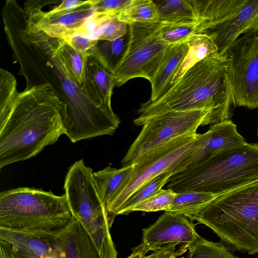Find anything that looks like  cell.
Masks as SVG:
<instances>
[{
	"instance_id": "obj_1",
	"label": "cell",
	"mask_w": 258,
	"mask_h": 258,
	"mask_svg": "<svg viewBox=\"0 0 258 258\" xmlns=\"http://www.w3.org/2000/svg\"><path fill=\"white\" fill-rule=\"evenodd\" d=\"M6 38L19 64L27 88L48 84L63 104L60 110L65 135L75 143L113 135L120 123L113 111L100 107L88 97L60 53L62 39L35 29L18 3L2 11Z\"/></svg>"
},
{
	"instance_id": "obj_2",
	"label": "cell",
	"mask_w": 258,
	"mask_h": 258,
	"mask_svg": "<svg viewBox=\"0 0 258 258\" xmlns=\"http://www.w3.org/2000/svg\"><path fill=\"white\" fill-rule=\"evenodd\" d=\"M235 106L230 62L227 53L217 52L190 67L158 100L142 103L134 123L141 126L166 112L209 109L212 113L204 125H212L230 119Z\"/></svg>"
},
{
	"instance_id": "obj_3",
	"label": "cell",
	"mask_w": 258,
	"mask_h": 258,
	"mask_svg": "<svg viewBox=\"0 0 258 258\" xmlns=\"http://www.w3.org/2000/svg\"><path fill=\"white\" fill-rule=\"evenodd\" d=\"M62 105L48 84L19 93L0 125V169L36 156L65 135L60 115Z\"/></svg>"
},
{
	"instance_id": "obj_4",
	"label": "cell",
	"mask_w": 258,
	"mask_h": 258,
	"mask_svg": "<svg viewBox=\"0 0 258 258\" xmlns=\"http://www.w3.org/2000/svg\"><path fill=\"white\" fill-rule=\"evenodd\" d=\"M258 180V144L224 150L207 160L172 175L167 189L219 196Z\"/></svg>"
},
{
	"instance_id": "obj_5",
	"label": "cell",
	"mask_w": 258,
	"mask_h": 258,
	"mask_svg": "<svg viewBox=\"0 0 258 258\" xmlns=\"http://www.w3.org/2000/svg\"><path fill=\"white\" fill-rule=\"evenodd\" d=\"M195 220L235 249L258 253V180L218 197Z\"/></svg>"
},
{
	"instance_id": "obj_6",
	"label": "cell",
	"mask_w": 258,
	"mask_h": 258,
	"mask_svg": "<svg viewBox=\"0 0 258 258\" xmlns=\"http://www.w3.org/2000/svg\"><path fill=\"white\" fill-rule=\"evenodd\" d=\"M73 215L65 194L41 188L18 187L0 194V227L16 230L50 231L61 228Z\"/></svg>"
},
{
	"instance_id": "obj_7",
	"label": "cell",
	"mask_w": 258,
	"mask_h": 258,
	"mask_svg": "<svg viewBox=\"0 0 258 258\" xmlns=\"http://www.w3.org/2000/svg\"><path fill=\"white\" fill-rule=\"evenodd\" d=\"M93 173L83 159L75 162L66 176L65 195L73 216L83 224L100 258H117L110 232L114 219L99 195Z\"/></svg>"
},
{
	"instance_id": "obj_8",
	"label": "cell",
	"mask_w": 258,
	"mask_h": 258,
	"mask_svg": "<svg viewBox=\"0 0 258 258\" xmlns=\"http://www.w3.org/2000/svg\"><path fill=\"white\" fill-rule=\"evenodd\" d=\"M0 240L10 244L15 258H100L83 224L73 216L66 226L54 230L0 227Z\"/></svg>"
},
{
	"instance_id": "obj_9",
	"label": "cell",
	"mask_w": 258,
	"mask_h": 258,
	"mask_svg": "<svg viewBox=\"0 0 258 258\" xmlns=\"http://www.w3.org/2000/svg\"><path fill=\"white\" fill-rule=\"evenodd\" d=\"M211 110L169 111L152 116L142 122L143 127L121 161L122 166L161 146L181 136L195 135L210 116Z\"/></svg>"
},
{
	"instance_id": "obj_10",
	"label": "cell",
	"mask_w": 258,
	"mask_h": 258,
	"mask_svg": "<svg viewBox=\"0 0 258 258\" xmlns=\"http://www.w3.org/2000/svg\"><path fill=\"white\" fill-rule=\"evenodd\" d=\"M201 134L181 136L144 155L134 163L131 178L118 196L106 206L113 218L123 203L153 179L172 170L199 147Z\"/></svg>"
},
{
	"instance_id": "obj_11",
	"label": "cell",
	"mask_w": 258,
	"mask_h": 258,
	"mask_svg": "<svg viewBox=\"0 0 258 258\" xmlns=\"http://www.w3.org/2000/svg\"><path fill=\"white\" fill-rule=\"evenodd\" d=\"M159 24L157 21L128 25L127 49L113 74L115 86L136 78L151 81L170 46L160 37Z\"/></svg>"
},
{
	"instance_id": "obj_12",
	"label": "cell",
	"mask_w": 258,
	"mask_h": 258,
	"mask_svg": "<svg viewBox=\"0 0 258 258\" xmlns=\"http://www.w3.org/2000/svg\"><path fill=\"white\" fill-rule=\"evenodd\" d=\"M235 106L258 108V33L239 37L227 51Z\"/></svg>"
},
{
	"instance_id": "obj_13",
	"label": "cell",
	"mask_w": 258,
	"mask_h": 258,
	"mask_svg": "<svg viewBox=\"0 0 258 258\" xmlns=\"http://www.w3.org/2000/svg\"><path fill=\"white\" fill-rule=\"evenodd\" d=\"M199 235L189 218L165 211L154 224L143 230V242L153 251L177 245L185 251Z\"/></svg>"
},
{
	"instance_id": "obj_14",
	"label": "cell",
	"mask_w": 258,
	"mask_h": 258,
	"mask_svg": "<svg viewBox=\"0 0 258 258\" xmlns=\"http://www.w3.org/2000/svg\"><path fill=\"white\" fill-rule=\"evenodd\" d=\"M246 143L245 139L238 133L236 125L231 120L212 124L207 132L201 134L199 148L172 170V175L205 161L224 150Z\"/></svg>"
},
{
	"instance_id": "obj_15",
	"label": "cell",
	"mask_w": 258,
	"mask_h": 258,
	"mask_svg": "<svg viewBox=\"0 0 258 258\" xmlns=\"http://www.w3.org/2000/svg\"><path fill=\"white\" fill-rule=\"evenodd\" d=\"M248 33H258V0H247L229 20L214 26L197 28L195 34L209 36L218 52L225 53L241 35Z\"/></svg>"
},
{
	"instance_id": "obj_16",
	"label": "cell",
	"mask_w": 258,
	"mask_h": 258,
	"mask_svg": "<svg viewBox=\"0 0 258 258\" xmlns=\"http://www.w3.org/2000/svg\"><path fill=\"white\" fill-rule=\"evenodd\" d=\"M95 0L66 13L49 14L42 9L26 13L28 21L37 30L49 36L64 39L75 33L94 13Z\"/></svg>"
},
{
	"instance_id": "obj_17",
	"label": "cell",
	"mask_w": 258,
	"mask_h": 258,
	"mask_svg": "<svg viewBox=\"0 0 258 258\" xmlns=\"http://www.w3.org/2000/svg\"><path fill=\"white\" fill-rule=\"evenodd\" d=\"M115 86L113 75L88 52L85 62V80L82 85L88 97L98 106L113 111L111 100Z\"/></svg>"
},
{
	"instance_id": "obj_18",
	"label": "cell",
	"mask_w": 258,
	"mask_h": 258,
	"mask_svg": "<svg viewBox=\"0 0 258 258\" xmlns=\"http://www.w3.org/2000/svg\"><path fill=\"white\" fill-rule=\"evenodd\" d=\"M189 50V46L187 40L169 46L150 82L152 91L148 101H155L169 90Z\"/></svg>"
},
{
	"instance_id": "obj_19",
	"label": "cell",
	"mask_w": 258,
	"mask_h": 258,
	"mask_svg": "<svg viewBox=\"0 0 258 258\" xmlns=\"http://www.w3.org/2000/svg\"><path fill=\"white\" fill-rule=\"evenodd\" d=\"M247 0H190L199 19L197 28L214 26L234 16Z\"/></svg>"
},
{
	"instance_id": "obj_20",
	"label": "cell",
	"mask_w": 258,
	"mask_h": 258,
	"mask_svg": "<svg viewBox=\"0 0 258 258\" xmlns=\"http://www.w3.org/2000/svg\"><path fill=\"white\" fill-rule=\"evenodd\" d=\"M133 164L119 169L107 166L93 172V176L99 195L107 206L129 182L134 171Z\"/></svg>"
},
{
	"instance_id": "obj_21",
	"label": "cell",
	"mask_w": 258,
	"mask_h": 258,
	"mask_svg": "<svg viewBox=\"0 0 258 258\" xmlns=\"http://www.w3.org/2000/svg\"><path fill=\"white\" fill-rule=\"evenodd\" d=\"M129 29L124 36L114 40H99L89 52L109 73L113 75L127 49Z\"/></svg>"
},
{
	"instance_id": "obj_22",
	"label": "cell",
	"mask_w": 258,
	"mask_h": 258,
	"mask_svg": "<svg viewBox=\"0 0 258 258\" xmlns=\"http://www.w3.org/2000/svg\"><path fill=\"white\" fill-rule=\"evenodd\" d=\"M158 21L166 23L198 24V15L190 0L154 1Z\"/></svg>"
},
{
	"instance_id": "obj_23",
	"label": "cell",
	"mask_w": 258,
	"mask_h": 258,
	"mask_svg": "<svg viewBox=\"0 0 258 258\" xmlns=\"http://www.w3.org/2000/svg\"><path fill=\"white\" fill-rule=\"evenodd\" d=\"M218 197L211 193L195 191L176 193L172 205L166 211L184 215L193 221L198 214Z\"/></svg>"
},
{
	"instance_id": "obj_24",
	"label": "cell",
	"mask_w": 258,
	"mask_h": 258,
	"mask_svg": "<svg viewBox=\"0 0 258 258\" xmlns=\"http://www.w3.org/2000/svg\"><path fill=\"white\" fill-rule=\"evenodd\" d=\"M187 41L189 46V52L175 74L171 86L195 64L210 54L218 52L213 40L207 35L194 34Z\"/></svg>"
},
{
	"instance_id": "obj_25",
	"label": "cell",
	"mask_w": 258,
	"mask_h": 258,
	"mask_svg": "<svg viewBox=\"0 0 258 258\" xmlns=\"http://www.w3.org/2000/svg\"><path fill=\"white\" fill-rule=\"evenodd\" d=\"M116 17L127 25L155 22L158 21L157 9L153 0H129Z\"/></svg>"
},
{
	"instance_id": "obj_26",
	"label": "cell",
	"mask_w": 258,
	"mask_h": 258,
	"mask_svg": "<svg viewBox=\"0 0 258 258\" xmlns=\"http://www.w3.org/2000/svg\"><path fill=\"white\" fill-rule=\"evenodd\" d=\"M171 175V171L164 172L143 185L123 203L117 215L129 214L133 207L160 191L168 182Z\"/></svg>"
},
{
	"instance_id": "obj_27",
	"label": "cell",
	"mask_w": 258,
	"mask_h": 258,
	"mask_svg": "<svg viewBox=\"0 0 258 258\" xmlns=\"http://www.w3.org/2000/svg\"><path fill=\"white\" fill-rule=\"evenodd\" d=\"M17 81L10 72L0 70V125L10 113L18 95Z\"/></svg>"
},
{
	"instance_id": "obj_28",
	"label": "cell",
	"mask_w": 258,
	"mask_h": 258,
	"mask_svg": "<svg viewBox=\"0 0 258 258\" xmlns=\"http://www.w3.org/2000/svg\"><path fill=\"white\" fill-rule=\"evenodd\" d=\"M188 249L186 258H237L223 244L207 240L200 235Z\"/></svg>"
},
{
	"instance_id": "obj_29",
	"label": "cell",
	"mask_w": 258,
	"mask_h": 258,
	"mask_svg": "<svg viewBox=\"0 0 258 258\" xmlns=\"http://www.w3.org/2000/svg\"><path fill=\"white\" fill-rule=\"evenodd\" d=\"M159 22L160 37L170 45L187 40L196 34L198 26V24Z\"/></svg>"
},
{
	"instance_id": "obj_30",
	"label": "cell",
	"mask_w": 258,
	"mask_h": 258,
	"mask_svg": "<svg viewBox=\"0 0 258 258\" xmlns=\"http://www.w3.org/2000/svg\"><path fill=\"white\" fill-rule=\"evenodd\" d=\"M60 53L78 83L82 86L85 80V62L88 53L85 55L81 54L62 39Z\"/></svg>"
},
{
	"instance_id": "obj_31",
	"label": "cell",
	"mask_w": 258,
	"mask_h": 258,
	"mask_svg": "<svg viewBox=\"0 0 258 258\" xmlns=\"http://www.w3.org/2000/svg\"><path fill=\"white\" fill-rule=\"evenodd\" d=\"M176 194V192L169 189H161L153 196L133 207L130 213L134 211H166L172 205Z\"/></svg>"
},
{
	"instance_id": "obj_32",
	"label": "cell",
	"mask_w": 258,
	"mask_h": 258,
	"mask_svg": "<svg viewBox=\"0 0 258 258\" xmlns=\"http://www.w3.org/2000/svg\"><path fill=\"white\" fill-rule=\"evenodd\" d=\"M97 40H114L126 35L128 25L119 21L116 16L102 15Z\"/></svg>"
},
{
	"instance_id": "obj_33",
	"label": "cell",
	"mask_w": 258,
	"mask_h": 258,
	"mask_svg": "<svg viewBox=\"0 0 258 258\" xmlns=\"http://www.w3.org/2000/svg\"><path fill=\"white\" fill-rule=\"evenodd\" d=\"M129 0H95L94 12L104 15L116 16Z\"/></svg>"
},
{
	"instance_id": "obj_34",
	"label": "cell",
	"mask_w": 258,
	"mask_h": 258,
	"mask_svg": "<svg viewBox=\"0 0 258 258\" xmlns=\"http://www.w3.org/2000/svg\"><path fill=\"white\" fill-rule=\"evenodd\" d=\"M63 40L76 51L83 55H86L99 41L76 33Z\"/></svg>"
},
{
	"instance_id": "obj_35",
	"label": "cell",
	"mask_w": 258,
	"mask_h": 258,
	"mask_svg": "<svg viewBox=\"0 0 258 258\" xmlns=\"http://www.w3.org/2000/svg\"><path fill=\"white\" fill-rule=\"evenodd\" d=\"M90 1L63 0L49 11L45 12L49 14L72 12L88 4Z\"/></svg>"
},
{
	"instance_id": "obj_36",
	"label": "cell",
	"mask_w": 258,
	"mask_h": 258,
	"mask_svg": "<svg viewBox=\"0 0 258 258\" xmlns=\"http://www.w3.org/2000/svg\"><path fill=\"white\" fill-rule=\"evenodd\" d=\"M181 252L173 245L154 251L152 254L145 256L144 258H170L172 256L181 255Z\"/></svg>"
},
{
	"instance_id": "obj_37",
	"label": "cell",
	"mask_w": 258,
	"mask_h": 258,
	"mask_svg": "<svg viewBox=\"0 0 258 258\" xmlns=\"http://www.w3.org/2000/svg\"><path fill=\"white\" fill-rule=\"evenodd\" d=\"M132 250L131 254L127 258H144L146 254L150 251L149 248L143 242L133 248Z\"/></svg>"
},
{
	"instance_id": "obj_38",
	"label": "cell",
	"mask_w": 258,
	"mask_h": 258,
	"mask_svg": "<svg viewBox=\"0 0 258 258\" xmlns=\"http://www.w3.org/2000/svg\"><path fill=\"white\" fill-rule=\"evenodd\" d=\"M0 258H15L9 243L0 240Z\"/></svg>"
},
{
	"instance_id": "obj_39",
	"label": "cell",
	"mask_w": 258,
	"mask_h": 258,
	"mask_svg": "<svg viewBox=\"0 0 258 258\" xmlns=\"http://www.w3.org/2000/svg\"><path fill=\"white\" fill-rule=\"evenodd\" d=\"M176 257H177L176 256L173 255V256H172L171 257H170V258H177Z\"/></svg>"
},
{
	"instance_id": "obj_40",
	"label": "cell",
	"mask_w": 258,
	"mask_h": 258,
	"mask_svg": "<svg viewBox=\"0 0 258 258\" xmlns=\"http://www.w3.org/2000/svg\"><path fill=\"white\" fill-rule=\"evenodd\" d=\"M257 135H258V129H257Z\"/></svg>"
}]
</instances>
